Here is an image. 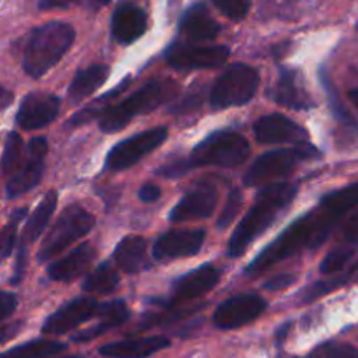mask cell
Returning <instances> with one entry per match:
<instances>
[{
  "mask_svg": "<svg viewBox=\"0 0 358 358\" xmlns=\"http://www.w3.org/2000/svg\"><path fill=\"white\" fill-rule=\"evenodd\" d=\"M129 84H131V77H126V79H122V83L119 84V86L115 87V90L108 91V93H105L101 98L94 100L93 103H90V105H87V107H84L83 110H79V112H77V114H73V117L70 119L69 122L72 126H80V124H87V122L91 121V119H96L98 115H101L105 110H107L108 107H110V105H105V101L112 100V98L117 96V94L121 93V91L128 90Z\"/></svg>",
  "mask_w": 358,
  "mask_h": 358,
  "instance_id": "4dcf8cb0",
  "label": "cell"
},
{
  "mask_svg": "<svg viewBox=\"0 0 358 358\" xmlns=\"http://www.w3.org/2000/svg\"><path fill=\"white\" fill-rule=\"evenodd\" d=\"M140 201L143 203H154L161 198V189L154 184H145L140 187L138 191Z\"/></svg>",
  "mask_w": 358,
  "mask_h": 358,
  "instance_id": "ee69618b",
  "label": "cell"
},
{
  "mask_svg": "<svg viewBox=\"0 0 358 358\" xmlns=\"http://www.w3.org/2000/svg\"><path fill=\"white\" fill-rule=\"evenodd\" d=\"M178 84L173 79H150L138 91L117 105H110L100 115V129L103 133H117L129 124L136 115L156 110L177 94Z\"/></svg>",
  "mask_w": 358,
  "mask_h": 358,
  "instance_id": "277c9868",
  "label": "cell"
},
{
  "mask_svg": "<svg viewBox=\"0 0 358 358\" xmlns=\"http://www.w3.org/2000/svg\"><path fill=\"white\" fill-rule=\"evenodd\" d=\"M219 194L212 185H198L189 191L170 213L171 222H189V220L206 219L215 210Z\"/></svg>",
  "mask_w": 358,
  "mask_h": 358,
  "instance_id": "d6986e66",
  "label": "cell"
},
{
  "mask_svg": "<svg viewBox=\"0 0 358 358\" xmlns=\"http://www.w3.org/2000/svg\"><path fill=\"white\" fill-rule=\"evenodd\" d=\"M180 34L191 41H212L220 34V24L210 16L205 3H194L182 14Z\"/></svg>",
  "mask_w": 358,
  "mask_h": 358,
  "instance_id": "603a6c76",
  "label": "cell"
},
{
  "mask_svg": "<svg viewBox=\"0 0 358 358\" xmlns=\"http://www.w3.org/2000/svg\"><path fill=\"white\" fill-rule=\"evenodd\" d=\"M318 156L320 152L308 143H299V145L289 147V149L271 150L254 161V164L245 173L243 182L250 187L268 184L275 178H283L292 173L303 161L313 159Z\"/></svg>",
  "mask_w": 358,
  "mask_h": 358,
  "instance_id": "52a82bcc",
  "label": "cell"
},
{
  "mask_svg": "<svg viewBox=\"0 0 358 358\" xmlns=\"http://www.w3.org/2000/svg\"><path fill=\"white\" fill-rule=\"evenodd\" d=\"M0 96L3 98V100H2V108H6V107H7V103H9V100H10V98H13V94L7 93V91L3 90V91H2V94H0Z\"/></svg>",
  "mask_w": 358,
  "mask_h": 358,
  "instance_id": "c3c4849f",
  "label": "cell"
},
{
  "mask_svg": "<svg viewBox=\"0 0 358 358\" xmlns=\"http://www.w3.org/2000/svg\"><path fill=\"white\" fill-rule=\"evenodd\" d=\"M229 58L226 45H192L175 42L166 49V62L178 70L217 69Z\"/></svg>",
  "mask_w": 358,
  "mask_h": 358,
  "instance_id": "8fae6325",
  "label": "cell"
},
{
  "mask_svg": "<svg viewBox=\"0 0 358 358\" xmlns=\"http://www.w3.org/2000/svg\"><path fill=\"white\" fill-rule=\"evenodd\" d=\"M343 240H345L346 245H352V247L358 245V213L348 220V224L343 229Z\"/></svg>",
  "mask_w": 358,
  "mask_h": 358,
  "instance_id": "b9f144b4",
  "label": "cell"
},
{
  "mask_svg": "<svg viewBox=\"0 0 358 358\" xmlns=\"http://www.w3.org/2000/svg\"><path fill=\"white\" fill-rule=\"evenodd\" d=\"M114 262L121 271L128 275H136L149 268L147 261V243L140 236H128L115 247Z\"/></svg>",
  "mask_w": 358,
  "mask_h": 358,
  "instance_id": "cb8c5ba5",
  "label": "cell"
},
{
  "mask_svg": "<svg viewBox=\"0 0 358 358\" xmlns=\"http://www.w3.org/2000/svg\"><path fill=\"white\" fill-rule=\"evenodd\" d=\"M108 73H110V69L107 65H103V63L79 70L69 87L70 101L72 103H79L84 98L91 96L107 80Z\"/></svg>",
  "mask_w": 358,
  "mask_h": 358,
  "instance_id": "484cf974",
  "label": "cell"
},
{
  "mask_svg": "<svg viewBox=\"0 0 358 358\" xmlns=\"http://www.w3.org/2000/svg\"><path fill=\"white\" fill-rule=\"evenodd\" d=\"M62 101L51 93H30L23 98L16 114V122L23 129H41L51 124L59 114Z\"/></svg>",
  "mask_w": 358,
  "mask_h": 358,
  "instance_id": "9a60e30c",
  "label": "cell"
},
{
  "mask_svg": "<svg viewBox=\"0 0 358 358\" xmlns=\"http://www.w3.org/2000/svg\"><path fill=\"white\" fill-rule=\"evenodd\" d=\"M119 275L108 262H103L98 268H94L90 275L86 276L83 283V289L86 292L96 294H110L117 289Z\"/></svg>",
  "mask_w": 358,
  "mask_h": 358,
  "instance_id": "f1b7e54d",
  "label": "cell"
},
{
  "mask_svg": "<svg viewBox=\"0 0 358 358\" xmlns=\"http://www.w3.org/2000/svg\"><path fill=\"white\" fill-rule=\"evenodd\" d=\"M16 296L10 292H2L0 294V318L2 320H6V318H9L10 315H13V311L16 310Z\"/></svg>",
  "mask_w": 358,
  "mask_h": 358,
  "instance_id": "60d3db41",
  "label": "cell"
},
{
  "mask_svg": "<svg viewBox=\"0 0 358 358\" xmlns=\"http://www.w3.org/2000/svg\"><path fill=\"white\" fill-rule=\"evenodd\" d=\"M259 143H308V131L283 114L262 115L254 124Z\"/></svg>",
  "mask_w": 358,
  "mask_h": 358,
  "instance_id": "2e32d148",
  "label": "cell"
},
{
  "mask_svg": "<svg viewBox=\"0 0 358 358\" xmlns=\"http://www.w3.org/2000/svg\"><path fill=\"white\" fill-rule=\"evenodd\" d=\"M170 341L161 336H152V338H136L124 339V341L108 343L101 346L98 352L101 357L107 358H149L154 353L168 348Z\"/></svg>",
  "mask_w": 358,
  "mask_h": 358,
  "instance_id": "7402d4cb",
  "label": "cell"
},
{
  "mask_svg": "<svg viewBox=\"0 0 358 358\" xmlns=\"http://www.w3.org/2000/svg\"><path fill=\"white\" fill-rule=\"evenodd\" d=\"M297 189L299 187L290 182H276V184H269L261 189L252 208L241 219L231 236V257H240L247 252L248 245L257 240L275 222L276 217L294 201V198L297 196Z\"/></svg>",
  "mask_w": 358,
  "mask_h": 358,
  "instance_id": "7a4b0ae2",
  "label": "cell"
},
{
  "mask_svg": "<svg viewBox=\"0 0 358 358\" xmlns=\"http://www.w3.org/2000/svg\"><path fill=\"white\" fill-rule=\"evenodd\" d=\"M266 308H268V303L257 294H241V296L231 297L217 308L213 313V324L222 331L240 329L257 320L264 313Z\"/></svg>",
  "mask_w": 358,
  "mask_h": 358,
  "instance_id": "7c38bea8",
  "label": "cell"
},
{
  "mask_svg": "<svg viewBox=\"0 0 358 358\" xmlns=\"http://www.w3.org/2000/svg\"><path fill=\"white\" fill-rule=\"evenodd\" d=\"M241 205H243V192H241L240 189H233V191L229 192V196H227L226 205H224L222 213H220L217 227H219V229H226V227H229L231 224H233V220L236 219Z\"/></svg>",
  "mask_w": 358,
  "mask_h": 358,
  "instance_id": "d590c367",
  "label": "cell"
},
{
  "mask_svg": "<svg viewBox=\"0 0 358 358\" xmlns=\"http://www.w3.org/2000/svg\"><path fill=\"white\" fill-rule=\"evenodd\" d=\"M98 317H100V324L87 329V331L80 332V334L73 336V341L76 343L91 341V339L105 334V332L110 331V329L119 327V325H122L129 318V310L124 304V301L121 299L108 301V303H101V310Z\"/></svg>",
  "mask_w": 358,
  "mask_h": 358,
  "instance_id": "d4e9b609",
  "label": "cell"
},
{
  "mask_svg": "<svg viewBox=\"0 0 358 358\" xmlns=\"http://www.w3.org/2000/svg\"><path fill=\"white\" fill-rule=\"evenodd\" d=\"M48 154V140L45 136H35L27 147V156L17 164L10 178L7 180V198H16L31 191L41 182L44 175V161Z\"/></svg>",
  "mask_w": 358,
  "mask_h": 358,
  "instance_id": "30bf717a",
  "label": "cell"
},
{
  "mask_svg": "<svg viewBox=\"0 0 358 358\" xmlns=\"http://www.w3.org/2000/svg\"><path fill=\"white\" fill-rule=\"evenodd\" d=\"M348 96H350V100L353 101V105H355V107L358 108V87H353V90H350Z\"/></svg>",
  "mask_w": 358,
  "mask_h": 358,
  "instance_id": "7dc6e473",
  "label": "cell"
},
{
  "mask_svg": "<svg viewBox=\"0 0 358 358\" xmlns=\"http://www.w3.org/2000/svg\"><path fill=\"white\" fill-rule=\"evenodd\" d=\"M205 243V231H168L161 234L152 247V257L156 261H171V259L192 257L199 254Z\"/></svg>",
  "mask_w": 358,
  "mask_h": 358,
  "instance_id": "e0dca14e",
  "label": "cell"
},
{
  "mask_svg": "<svg viewBox=\"0 0 358 358\" xmlns=\"http://www.w3.org/2000/svg\"><path fill=\"white\" fill-rule=\"evenodd\" d=\"M220 278H222V269L212 264L201 266V268L175 280L168 304L177 306V304H185L189 301L198 299V297L205 296L210 290L215 289Z\"/></svg>",
  "mask_w": 358,
  "mask_h": 358,
  "instance_id": "5bb4252c",
  "label": "cell"
},
{
  "mask_svg": "<svg viewBox=\"0 0 358 358\" xmlns=\"http://www.w3.org/2000/svg\"><path fill=\"white\" fill-rule=\"evenodd\" d=\"M56 205H58V194H56V191H49L48 194L42 198V201L38 203L37 208L34 210V213L27 219V226H24L23 229L20 247H27V245L34 243V241L41 236L42 231L48 227L52 213H55Z\"/></svg>",
  "mask_w": 358,
  "mask_h": 358,
  "instance_id": "4316f807",
  "label": "cell"
},
{
  "mask_svg": "<svg viewBox=\"0 0 358 358\" xmlns=\"http://www.w3.org/2000/svg\"><path fill=\"white\" fill-rule=\"evenodd\" d=\"M110 2V0H86V3L90 7H93V9H98V7H103L107 6V3Z\"/></svg>",
  "mask_w": 358,
  "mask_h": 358,
  "instance_id": "bcb514c9",
  "label": "cell"
},
{
  "mask_svg": "<svg viewBox=\"0 0 358 358\" xmlns=\"http://www.w3.org/2000/svg\"><path fill=\"white\" fill-rule=\"evenodd\" d=\"M296 282V275H276L273 278L266 280L264 289L271 290V292H276V290H285L287 287H290Z\"/></svg>",
  "mask_w": 358,
  "mask_h": 358,
  "instance_id": "ab89813d",
  "label": "cell"
},
{
  "mask_svg": "<svg viewBox=\"0 0 358 358\" xmlns=\"http://www.w3.org/2000/svg\"><path fill=\"white\" fill-rule=\"evenodd\" d=\"M250 156V143L243 135L229 129L215 131L206 136L185 157V166L191 171L198 166L236 168Z\"/></svg>",
  "mask_w": 358,
  "mask_h": 358,
  "instance_id": "5b68a950",
  "label": "cell"
},
{
  "mask_svg": "<svg viewBox=\"0 0 358 358\" xmlns=\"http://www.w3.org/2000/svg\"><path fill=\"white\" fill-rule=\"evenodd\" d=\"M320 83H322V86H324L325 93H327V100H329V105H331V110H332V114H334V117L346 126H357L355 119L352 117V114H350V112L346 110L345 105H343L341 98H339V94H338V90L334 87L331 77L327 76V72H325V70H322L320 72Z\"/></svg>",
  "mask_w": 358,
  "mask_h": 358,
  "instance_id": "1f68e13d",
  "label": "cell"
},
{
  "mask_svg": "<svg viewBox=\"0 0 358 358\" xmlns=\"http://www.w3.org/2000/svg\"><path fill=\"white\" fill-rule=\"evenodd\" d=\"M259 72L245 63H234L224 70L210 91V105L215 110L248 103L259 90Z\"/></svg>",
  "mask_w": 358,
  "mask_h": 358,
  "instance_id": "8992f818",
  "label": "cell"
},
{
  "mask_svg": "<svg viewBox=\"0 0 358 358\" xmlns=\"http://www.w3.org/2000/svg\"><path fill=\"white\" fill-rule=\"evenodd\" d=\"M217 9L233 21H241L250 10L252 0H212Z\"/></svg>",
  "mask_w": 358,
  "mask_h": 358,
  "instance_id": "74e56055",
  "label": "cell"
},
{
  "mask_svg": "<svg viewBox=\"0 0 358 358\" xmlns=\"http://www.w3.org/2000/svg\"><path fill=\"white\" fill-rule=\"evenodd\" d=\"M66 346L58 341H48V339H35V341L24 343L13 350H7L2 358H49L58 353L65 352Z\"/></svg>",
  "mask_w": 358,
  "mask_h": 358,
  "instance_id": "83f0119b",
  "label": "cell"
},
{
  "mask_svg": "<svg viewBox=\"0 0 358 358\" xmlns=\"http://www.w3.org/2000/svg\"><path fill=\"white\" fill-rule=\"evenodd\" d=\"M24 268H27V247H20L16 257V266H14V276L13 280H10L14 285H17V283L21 282V278H23L24 275Z\"/></svg>",
  "mask_w": 358,
  "mask_h": 358,
  "instance_id": "7bdbcfd3",
  "label": "cell"
},
{
  "mask_svg": "<svg viewBox=\"0 0 358 358\" xmlns=\"http://www.w3.org/2000/svg\"><path fill=\"white\" fill-rule=\"evenodd\" d=\"M59 358H84L83 355H70V357H59Z\"/></svg>",
  "mask_w": 358,
  "mask_h": 358,
  "instance_id": "681fc988",
  "label": "cell"
},
{
  "mask_svg": "<svg viewBox=\"0 0 358 358\" xmlns=\"http://www.w3.org/2000/svg\"><path fill=\"white\" fill-rule=\"evenodd\" d=\"M21 154H23V140L17 133L10 131L6 136L3 142V154H2V171L3 175H9L17 168L21 161Z\"/></svg>",
  "mask_w": 358,
  "mask_h": 358,
  "instance_id": "836d02e7",
  "label": "cell"
},
{
  "mask_svg": "<svg viewBox=\"0 0 358 358\" xmlns=\"http://www.w3.org/2000/svg\"><path fill=\"white\" fill-rule=\"evenodd\" d=\"M94 227V217L83 206L72 205L63 210L62 215L51 227L48 236L42 241V247L37 254L38 262H49L52 257L76 243L77 240L86 236Z\"/></svg>",
  "mask_w": 358,
  "mask_h": 358,
  "instance_id": "ba28073f",
  "label": "cell"
},
{
  "mask_svg": "<svg viewBox=\"0 0 358 358\" xmlns=\"http://www.w3.org/2000/svg\"><path fill=\"white\" fill-rule=\"evenodd\" d=\"M94 257H96V250L93 243L79 245L69 255L52 262L48 268V276L55 282H72L87 271Z\"/></svg>",
  "mask_w": 358,
  "mask_h": 358,
  "instance_id": "44dd1931",
  "label": "cell"
},
{
  "mask_svg": "<svg viewBox=\"0 0 358 358\" xmlns=\"http://www.w3.org/2000/svg\"><path fill=\"white\" fill-rule=\"evenodd\" d=\"M355 250L357 247L345 245V247H338L332 252H329L320 264L322 275L331 276V275H336V273L343 271V268H345V266L352 261L353 255H355Z\"/></svg>",
  "mask_w": 358,
  "mask_h": 358,
  "instance_id": "d6a6232c",
  "label": "cell"
},
{
  "mask_svg": "<svg viewBox=\"0 0 358 358\" xmlns=\"http://www.w3.org/2000/svg\"><path fill=\"white\" fill-rule=\"evenodd\" d=\"M28 215L27 208H17L10 213L9 222L3 226L2 234H0V248H2V259H7L14 250V241H16L17 227H20L21 220Z\"/></svg>",
  "mask_w": 358,
  "mask_h": 358,
  "instance_id": "e575fe53",
  "label": "cell"
},
{
  "mask_svg": "<svg viewBox=\"0 0 358 358\" xmlns=\"http://www.w3.org/2000/svg\"><path fill=\"white\" fill-rule=\"evenodd\" d=\"M147 30V14L133 2H122L115 7L110 20L112 37L119 44H133Z\"/></svg>",
  "mask_w": 358,
  "mask_h": 358,
  "instance_id": "ffe728a7",
  "label": "cell"
},
{
  "mask_svg": "<svg viewBox=\"0 0 358 358\" xmlns=\"http://www.w3.org/2000/svg\"><path fill=\"white\" fill-rule=\"evenodd\" d=\"M269 96L278 105L294 108V110H310L315 107L313 98L304 86L303 76L296 69L280 70V77Z\"/></svg>",
  "mask_w": 358,
  "mask_h": 358,
  "instance_id": "ac0fdd59",
  "label": "cell"
},
{
  "mask_svg": "<svg viewBox=\"0 0 358 358\" xmlns=\"http://www.w3.org/2000/svg\"><path fill=\"white\" fill-rule=\"evenodd\" d=\"M203 94H205L203 86H192L184 96H180L173 105H171L170 112L171 114H185V112L196 110V108L201 107Z\"/></svg>",
  "mask_w": 358,
  "mask_h": 358,
  "instance_id": "8d00e7d4",
  "label": "cell"
},
{
  "mask_svg": "<svg viewBox=\"0 0 358 358\" xmlns=\"http://www.w3.org/2000/svg\"><path fill=\"white\" fill-rule=\"evenodd\" d=\"M101 310V303L91 297H77V299L70 301V303L63 304L59 310L49 315L48 320L42 325V332L44 334L62 336L66 332L73 331L84 322L91 320L93 317H98Z\"/></svg>",
  "mask_w": 358,
  "mask_h": 358,
  "instance_id": "4fadbf2b",
  "label": "cell"
},
{
  "mask_svg": "<svg viewBox=\"0 0 358 358\" xmlns=\"http://www.w3.org/2000/svg\"><path fill=\"white\" fill-rule=\"evenodd\" d=\"M72 3V0H38V9L49 10V9H65Z\"/></svg>",
  "mask_w": 358,
  "mask_h": 358,
  "instance_id": "f6af8a7d",
  "label": "cell"
},
{
  "mask_svg": "<svg viewBox=\"0 0 358 358\" xmlns=\"http://www.w3.org/2000/svg\"><path fill=\"white\" fill-rule=\"evenodd\" d=\"M168 138V129L164 126H157V128L145 129L142 133L129 136L128 140H122L117 145L110 149L107 154V164L108 170L112 171H121L126 168H131L133 164L138 163L140 159L156 150L157 147L163 145L164 140Z\"/></svg>",
  "mask_w": 358,
  "mask_h": 358,
  "instance_id": "9c48e42d",
  "label": "cell"
},
{
  "mask_svg": "<svg viewBox=\"0 0 358 358\" xmlns=\"http://www.w3.org/2000/svg\"><path fill=\"white\" fill-rule=\"evenodd\" d=\"M358 206V182L325 194L311 212L287 227L271 245L264 248L245 269L255 276L273 268L276 262L292 257L304 248H318L327 241L339 222Z\"/></svg>",
  "mask_w": 358,
  "mask_h": 358,
  "instance_id": "6da1fadb",
  "label": "cell"
},
{
  "mask_svg": "<svg viewBox=\"0 0 358 358\" xmlns=\"http://www.w3.org/2000/svg\"><path fill=\"white\" fill-rule=\"evenodd\" d=\"M76 38L72 24L63 21H49L34 28L28 35L21 65L27 76L38 79L48 73L63 58Z\"/></svg>",
  "mask_w": 358,
  "mask_h": 358,
  "instance_id": "3957f363",
  "label": "cell"
},
{
  "mask_svg": "<svg viewBox=\"0 0 358 358\" xmlns=\"http://www.w3.org/2000/svg\"><path fill=\"white\" fill-rule=\"evenodd\" d=\"M357 282H358V262L357 264H353L348 271L341 273L339 276H332V278L313 283L310 289L304 290L303 303H311V301L318 299V297L325 296V294H331L332 290L339 289V287H345V285H350V283H357Z\"/></svg>",
  "mask_w": 358,
  "mask_h": 358,
  "instance_id": "f546056e",
  "label": "cell"
},
{
  "mask_svg": "<svg viewBox=\"0 0 358 358\" xmlns=\"http://www.w3.org/2000/svg\"><path fill=\"white\" fill-rule=\"evenodd\" d=\"M320 358H358V350L352 345H331L325 346L320 353Z\"/></svg>",
  "mask_w": 358,
  "mask_h": 358,
  "instance_id": "f35d334b",
  "label": "cell"
}]
</instances>
